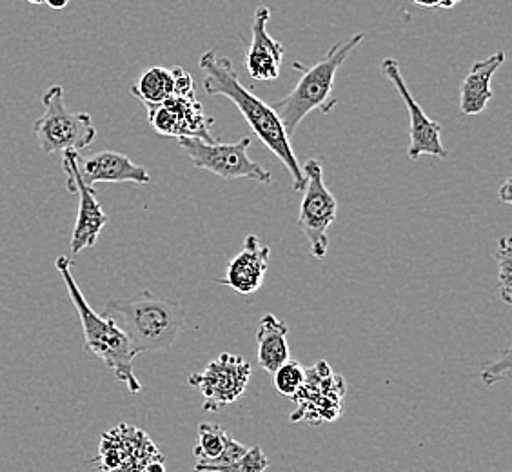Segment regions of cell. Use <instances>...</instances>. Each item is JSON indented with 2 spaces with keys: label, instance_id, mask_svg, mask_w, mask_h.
<instances>
[{
  "label": "cell",
  "instance_id": "obj_1",
  "mask_svg": "<svg viewBox=\"0 0 512 472\" xmlns=\"http://www.w3.org/2000/svg\"><path fill=\"white\" fill-rule=\"evenodd\" d=\"M198 68L204 73V91L207 97H224L231 100L242 113V117L246 118L249 128L260 138V142L286 166L293 178V189L304 191L306 175L302 171V166L298 164L289 135L275 108L267 106L264 100L246 88L238 79L231 60L218 57L217 50L202 53L198 60Z\"/></svg>",
  "mask_w": 512,
  "mask_h": 472
},
{
  "label": "cell",
  "instance_id": "obj_2",
  "mask_svg": "<svg viewBox=\"0 0 512 472\" xmlns=\"http://www.w3.org/2000/svg\"><path fill=\"white\" fill-rule=\"evenodd\" d=\"M104 316L119 325L133 353H160L175 344L186 322L184 305L142 291L126 300H109Z\"/></svg>",
  "mask_w": 512,
  "mask_h": 472
},
{
  "label": "cell",
  "instance_id": "obj_3",
  "mask_svg": "<svg viewBox=\"0 0 512 472\" xmlns=\"http://www.w3.org/2000/svg\"><path fill=\"white\" fill-rule=\"evenodd\" d=\"M55 266L59 269L60 276L68 289L69 298L79 313L80 324L84 331V349L88 353L95 354L108 365L115 374V378L122 384H126L129 393H138L142 389V384L138 382L133 371V360L137 354L133 353L128 338L111 318L93 311V307L88 304V300L84 298L73 278L71 273L73 264L69 262L68 256H59Z\"/></svg>",
  "mask_w": 512,
  "mask_h": 472
},
{
  "label": "cell",
  "instance_id": "obj_4",
  "mask_svg": "<svg viewBox=\"0 0 512 472\" xmlns=\"http://www.w3.org/2000/svg\"><path fill=\"white\" fill-rule=\"evenodd\" d=\"M365 33H356L342 42H336L331 50L327 51L324 59L318 60L311 68H302L300 64H293L295 68L302 69V77L298 80L293 91L286 99L276 104L275 111L284 124L287 135L291 137L302 120L311 111H320L329 115L336 106L335 77L338 69L342 68L345 59L364 42Z\"/></svg>",
  "mask_w": 512,
  "mask_h": 472
},
{
  "label": "cell",
  "instance_id": "obj_5",
  "mask_svg": "<svg viewBox=\"0 0 512 472\" xmlns=\"http://www.w3.org/2000/svg\"><path fill=\"white\" fill-rule=\"evenodd\" d=\"M44 115L33 124L39 148L46 155L64 151H82L97 138V128L88 113L69 111L64 104V88L51 86L42 95Z\"/></svg>",
  "mask_w": 512,
  "mask_h": 472
},
{
  "label": "cell",
  "instance_id": "obj_6",
  "mask_svg": "<svg viewBox=\"0 0 512 472\" xmlns=\"http://www.w3.org/2000/svg\"><path fill=\"white\" fill-rule=\"evenodd\" d=\"M178 146L188 155L195 168L204 169L224 180L249 178L262 184L271 182V173L247 155L251 138L244 137L235 144H220L217 140L209 142L202 138L180 137Z\"/></svg>",
  "mask_w": 512,
  "mask_h": 472
},
{
  "label": "cell",
  "instance_id": "obj_7",
  "mask_svg": "<svg viewBox=\"0 0 512 472\" xmlns=\"http://www.w3.org/2000/svg\"><path fill=\"white\" fill-rule=\"evenodd\" d=\"M302 171L306 175V187L296 224L306 236L311 255L324 260L329 247L327 231L338 217V202L325 186L324 169L316 158H309Z\"/></svg>",
  "mask_w": 512,
  "mask_h": 472
},
{
  "label": "cell",
  "instance_id": "obj_8",
  "mask_svg": "<svg viewBox=\"0 0 512 472\" xmlns=\"http://www.w3.org/2000/svg\"><path fill=\"white\" fill-rule=\"evenodd\" d=\"M344 396V378L333 373L327 362H318L315 367L306 369V382L291 398L296 404L291 422L311 425L335 422L342 414Z\"/></svg>",
  "mask_w": 512,
  "mask_h": 472
},
{
  "label": "cell",
  "instance_id": "obj_9",
  "mask_svg": "<svg viewBox=\"0 0 512 472\" xmlns=\"http://www.w3.org/2000/svg\"><path fill=\"white\" fill-rule=\"evenodd\" d=\"M251 380V365L240 354L222 353L202 373L191 374L189 385L204 396V411L217 413L237 404Z\"/></svg>",
  "mask_w": 512,
  "mask_h": 472
},
{
  "label": "cell",
  "instance_id": "obj_10",
  "mask_svg": "<svg viewBox=\"0 0 512 472\" xmlns=\"http://www.w3.org/2000/svg\"><path fill=\"white\" fill-rule=\"evenodd\" d=\"M382 73L387 79L391 80L394 89L398 91V95L404 100L405 108L409 111V120H411V128H409V149H407V157L409 160H418L420 157L447 158V149L442 144V126L438 122H434L425 115L420 104L414 100L411 89L407 88L402 71H400V62L396 59H385L382 62Z\"/></svg>",
  "mask_w": 512,
  "mask_h": 472
},
{
  "label": "cell",
  "instance_id": "obj_11",
  "mask_svg": "<svg viewBox=\"0 0 512 472\" xmlns=\"http://www.w3.org/2000/svg\"><path fill=\"white\" fill-rule=\"evenodd\" d=\"M77 153L79 151H64L62 153V168L68 177L66 187L69 193L79 195V211L77 222L73 227L71 236V253L79 255L84 249L95 246L100 233L108 224V215L97 200L95 187H89L82 182L79 169H77Z\"/></svg>",
  "mask_w": 512,
  "mask_h": 472
},
{
  "label": "cell",
  "instance_id": "obj_12",
  "mask_svg": "<svg viewBox=\"0 0 512 472\" xmlns=\"http://www.w3.org/2000/svg\"><path fill=\"white\" fill-rule=\"evenodd\" d=\"M148 108V122L158 135L164 137H195L213 142L211 126L215 118L207 117L197 95L177 97Z\"/></svg>",
  "mask_w": 512,
  "mask_h": 472
},
{
  "label": "cell",
  "instance_id": "obj_13",
  "mask_svg": "<svg viewBox=\"0 0 512 472\" xmlns=\"http://www.w3.org/2000/svg\"><path fill=\"white\" fill-rule=\"evenodd\" d=\"M77 169H79L82 182L89 187H95L100 182L106 184H149L148 169L135 164L128 155L117 151H99L93 155H80L77 153Z\"/></svg>",
  "mask_w": 512,
  "mask_h": 472
},
{
  "label": "cell",
  "instance_id": "obj_14",
  "mask_svg": "<svg viewBox=\"0 0 512 472\" xmlns=\"http://www.w3.org/2000/svg\"><path fill=\"white\" fill-rule=\"evenodd\" d=\"M269 255L271 247L262 246L255 235L246 236L242 251L229 262L226 276L217 280L218 284L231 287L238 295H253L266 280Z\"/></svg>",
  "mask_w": 512,
  "mask_h": 472
},
{
  "label": "cell",
  "instance_id": "obj_15",
  "mask_svg": "<svg viewBox=\"0 0 512 472\" xmlns=\"http://www.w3.org/2000/svg\"><path fill=\"white\" fill-rule=\"evenodd\" d=\"M271 10L258 6L253 17V35L246 55L247 73L258 82L278 79L284 60V46L267 33Z\"/></svg>",
  "mask_w": 512,
  "mask_h": 472
},
{
  "label": "cell",
  "instance_id": "obj_16",
  "mask_svg": "<svg viewBox=\"0 0 512 472\" xmlns=\"http://www.w3.org/2000/svg\"><path fill=\"white\" fill-rule=\"evenodd\" d=\"M246 453V445L237 442L222 427L202 423L198 427V445L195 447L197 465L193 472H207L213 467H224L237 462Z\"/></svg>",
  "mask_w": 512,
  "mask_h": 472
},
{
  "label": "cell",
  "instance_id": "obj_17",
  "mask_svg": "<svg viewBox=\"0 0 512 472\" xmlns=\"http://www.w3.org/2000/svg\"><path fill=\"white\" fill-rule=\"evenodd\" d=\"M505 53L496 51L487 59L474 62L473 68L467 73L460 86V111L465 117H476L483 113L493 99L491 80L494 73L502 68Z\"/></svg>",
  "mask_w": 512,
  "mask_h": 472
},
{
  "label": "cell",
  "instance_id": "obj_18",
  "mask_svg": "<svg viewBox=\"0 0 512 472\" xmlns=\"http://www.w3.org/2000/svg\"><path fill=\"white\" fill-rule=\"evenodd\" d=\"M287 335H289V327L284 320L276 318L275 315L264 316L258 325L256 358H258V365L267 373H275L280 365L286 364L291 358Z\"/></svg>",
  "mask_w": 512,
  "mask_h": 472
},
{
  "label": "cell",
  "instance_id": "obj_19",
  "mask_svg": "<svg viewBox=\"0 0 512 472\" xmlns=\"http://www.w3.org/2000/svg\"><path fill=\"white\" fill-rule=\"evenodd\" d=\"M133 97H137L144 106H157L175 95V80L171 69L149 68L140 75V79L131 88Z\"/></svg>",
  "mask_w": 512,
  "mask_h": 472
},
{
  "label": "cell",
  "instance_id": "obj_20",
  "mask_svg": "<svg viewBox=\"0 0 512 472\" xmlns=\"http://www.w3.org/2000/svg\"><path fill=\"white\" fill-rule=\"evenodd\" d=\"M496 262H498V291L503 304L511 307L512 304V242L509 236H502L498 240L496 249Z\"/></svg>",
  "mask_w": 512,
  "mask_h": 472
},
{
  "label": "cell",
  "instance_id": "obj_21",
  "mask_svg": "<svg viewBox=\"0 0 512 472\" xmlns=\"http://www.w3.org/2000/svg\"><path fill=\"white\" fill-rule=\"evenodd\" d=\"M275 387L278 394L293 398L300 387L306 382V369L298 360H287L286 364L280 365L275 373Z\"/></svg>",
  "mask_w": 512,
  "mask_h": 472
},
{
  "label": "cell",
  "instance_id": "obj_22",
  "mask_svg": "<svg viewBox=\"0 0 512 472\" xmlns=\"http://www.w3.org/2000/svg\"><path fill=\"white\" fill-rule=\"evenodd\" d=\"M267 467H269V460L264 451L256 445L253 449H247V453L237 462L229 463L224 467H213L207 472H266Z\"/></svg>",
  "mask_w": 512,
  "mask_h": 472
},
{
  "label": "cell",
  "instance_id": "obj_23",
  "mask_svg": "<svg viewBox=\"0 0 512 472\" xmlns=\"http://www.w3.org/2000/svg\"><path fill=\"white\" fill-rule=\"evenodd\" d=\"M511 367H512V353L511 347L503 349L502 354L493 360L483 365L480 378L485 385L498 384V382H505L511 380Z\"/></svg>",
  "mask_w": 512,
  "mask_h": 472
},
{
  "label": "cell",
  "instance_id": "obj_24",
  "mask_svg": "<svg viewBox=\"0 0 512 472\" xmlns=\"http://www.w3.org/2000/svg\"><path fill=\"white\" fill-rule=\"evenodd\" d=\"M173 80H175V95L177 97H191V95H197V89H195V80L189 75L186 69L173 68Z\"/></svg>",
  "mask_w": 512,
  "mask_h": 472
},
{
  "label": "cell",
  "instance_id": "obj_25",
  "mask_svg": "<svg viewBox=\"0 0 512 472\" xmlns=\"http://www.w3.org/2000/svg\"><path fill=\"white\" fill-rule=\"evenodd\" d=\"M413 2L420 8H444V10L451 8L449 0H413Z\"/></svg>",
  "mask_w": 512,
  "mask_h": 472
},
{
  "label": "cell",
  "instance_id": "obj_26",
  "mask_svg": "<svg viewBox=\"0 0 512 472\" xmlns=\"http://www.w3.org/2000/svg\"><path fill=\"white\" fill-rule=\"evenodd\" d=\"M511 186V178H507V180L503 182V186L500 187V191H498V197H500V200H502L503 204H511L512 202Z\"/></svg>",
  "mask_w": 512,
  "mask_h": 472
},
{
  "label": "cell",
  "instance_id": "obj_27",
  "mask_svg": "<svg viewBox=\"0 0 512 472\" xmlns=\"http://www.w3.org/2000/svg\"><path fill=\"white\" fill-rule=\"evenodd\" d=\"M142 472H166V465H164V458H155L146 465V469Z\"/></svg>",
  "mask_w": 512,
  "mask_h": 472
},
{
  "label": "cell",
  "instance_id": "obj_28",
  "mask_svg": "<svg viewBox=\"0 0 512 472\" xmlns=\"http://www.w3.org/2000/svg\"><path fill=\"white\" fill-rule=\"evenodd\" d=\"M44 4H48L51 10H64L69 4V0H44Z\"/></svg>",
  "mask_w": 512,
  "mask_h": 472
},
{
  "label": "cell",
  "instance_id": "obj_29",
  "mask_svg": "<svg viewBox=\"0 0 512 472\" xmlns=\"http://www.w3.org/2000/svg\"><path fill=\"white\" fill-rule=\"evenodd\" d=\"M28 2H30V4H42L44 0H28Z\"/></svg>",
  "mask_w": 512,
  "mask_h": 472
}]
</instances>
